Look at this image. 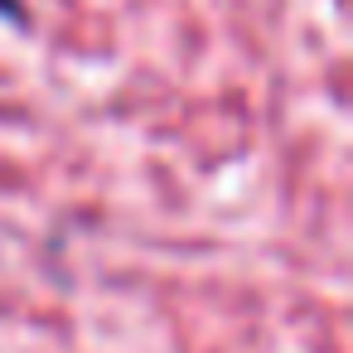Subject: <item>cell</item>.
Instances as JSON below:
<instances>
[{"label": "cell", "mask_w": 353, "mask_h": 353, "mask_svg": "<svg viewBox=\"0 0 353 353\" xmlns=\"http://www.w3.org/2000/svg\"><path fill=\"white\" fill-rule=\"evenodd\" d=\"M0 20H15V25H25L30 15H25V6H20V0H0Z\"/></svg>", "instance_id": "cell-1"}]
</instances>
